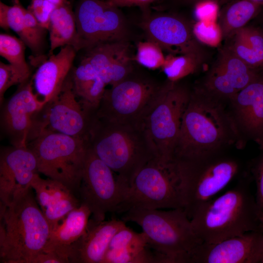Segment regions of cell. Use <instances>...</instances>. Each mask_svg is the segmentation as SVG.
<instances>
[{"mask_svg":"<svg viewBox=\"0 0 263 263\" xmlns=\"http://www.w3.org/2000/svg\"><path fill=\"white\" fill-rule=\"evenodd\" d=\"M240 149L228 101L196 85L191 89L175 148V158H193Z\"/></svg>","mask_w":263,"mask_h":263,"instance_id":"cell-1","label":"cell"},{"mask_svg":"<svg viewBox=\"0 0 263 263\" xmlns=\"http://www.w3.org/2000/svg\"><path fill=\"white\" fill-rule=\"evenodd\" d=\"M248 170L232 188L216 196L190 219L193 230L203 242L215 243L252 231H263Z\"/></svg>","mask_w":263,"mask_h":263,"instance_id":"cell-2","label":"cell"},{"mask_svg":"<svg viewBox=\"0 0 263 263\" xmlns=\"http://www.w3.org/2000/svg\"><path fill=\"white\" fill-rule=\"evenodd\" d=\"M88 139L94 153L127 186L138 170L156 156L143 123L110 121L95 114Z\"/></svg>","mask_w":263,"mask_h":263,"instance_id":"cell-3","label":"cell"},{"mask_svg":"<svg viewBox=\"0 0 263 263\" xmlns=\"http://www.w3.org/2000/svg\"><path fill=\"white\" fill-rule=\"evenodd\" d=\"M31 187L0 212V258L4 263H33L43 252L51 228Z\"/></svg>","mask_w":263,"mask_h":263,"instance_id":"cell-4","label":"cell"},{"mask_svg":"<svg viewBox=\"0 0 263 263\" xmlns=\"http://www.w3.org/2000/svg\"><path fill=\"white\" fill-rule=\"evenodd\" d=\"M180 180L184 209L190 219L232 181L247 170L239 160L221 152L193 158H175Z\"/></svg>","mask_w":263,"mask_h":263,"instance_id":"cell-5","label":"cell"},{"mask_svg":"<svg viewBox=\"0 0 263 263\" xmlns=\"http://www.w3.org/2000/svg\"><path fill=\"white\" fill-rule=\"evenodd\" d=\"M123 214L122 220L142 228L149 245L161 257L162 263H184L187 254L203 242L183 208L164 211L133 207Z\"/></svg>","mask_w":263,"mask_h":263,"instance_id":"cell-6","label":"cell"},{"mask_svg":"<svg viewBox=\"0 0 263 263\" xmlns=\"http://www.w3.org/2000/svg\"><path fill=\"white\" fill-rule=\"evenodd\" d=\"M33 138L27 145L36 157L38 172L78 192L89 140L47 129Z\"/></svg>","mask_w":263,"mask_h":263,"instance_id":"cell-7","label":"cell"},{"mask_svg":"<svg viewBox=\"0 0 263 263\" xmlns=\"http://www.w3.org/2000/svg\"><path fill=\"white\" fill-rule=\"evenodd\" d=\"M133 207L184 208L181 180L174 160L166 162L156 156L138 170L127 186L118 213Z\"/></svg>","mask_w":263,"mask_h":263,"instance_id":"cell-8","label":"cell"},{"mask_svg":"<svg viewBox=\"0 0 263 263\" xmlns=\"http://www.w3.org/2000/svg\"><path fill=\"white\" fill-rule=\"evenodd\" d=\"M191 89L179 81L164 83L156 103L143 121V125L156 157L173 160L182 117L189 100Z\"/></svg>","mask_w":263,"mask_h":263,"instance_id":"cell-9","label":"cell"},{"mask_svg":"<svg viewBox=\"0 0 263 263\" xmlns=\"http://www.w3.org/2000/svg\"><path fill=\"white\" fill-rule=\"evenodd\" d=\"M163 84L131 74L106 90L96 115L110 121L143 123L158 100Z\"/></svg>","mask_w":263,"mask_h":263,"instance_id":"cell-10","label":"cell"},{"mask_svg":"<svg viewBox=\"0 0 263 263\" xmlns=\"http://www.w3.org/2000/svg\"><path fill=\"white\" fill-rule=\"evenodd\" d=\"M114 173L89 146L78 192L80 203L96 220H105L108 212H118L124 201L127 184Z\"/></svg>","mask_w":263,"mask_h":263,"instance_id":"cell-11","label":"cell"},{"mask_svg":"<svg viewBox=\"0 0 263 263\" xmlns=\"http://www.w3.org/2000/svg\"><path fill=\"white\" fill-rule=\"evenodd\" d=\"M83 49L97 44L127 40L126 22L118 7L103 0H79L75 11Z\"/></svg>","mask_w":263,"mask_h":263,"instance_id":"cell-12","label":"cell"},{"mask_svg":"<svg viewBox=\"0 0 263 263\" xmlns=\"http://www.w3.org/2000/svg\"><path fill=\"white\" fill-rule=\"evenodd\" d=\"M42 109L44 112L43 120L33 125H38L35 134L47 129L89 140L96 110L76 100L72 78H67L60 93Z\"/></svg>","mask_w":263,"mask_h":263,"instance_id":"cell-13","label":"cell"},{"mask_svg":"<svg viewBox=\"0 0 263 263\" xmlns=\"http://www.w3.org/2000/svg\"><path fill=\"white\" fill-rule=\"evenodd\" d=\"M263 231H252L215 243L202 242L184 263H263Z\"/></svg>","mask_w":263,"mask_h":263,"instance_id":"cell-14","label":"cell"},{"mask_svg":"<svg viewBox=\"0 0 263 263\" xmlns=\"http://www.w3.org/2000/svg\"><path fill=\"white\" fill-rule=\"evenodd\" d=\"M262 70L253 69L240 59L226 45L218 52L215 61L196 85L228 101L257 79Z\"/></svg>","mask_w":263,"mask_h":263,"instance_id":"cell-15","label":"cell"},{"mask_svg":"<svg viewBox=\"0 0 263 263\" xmlns=\"http://www.w3.org/2000/svg\"><path fill=\"white\" fill-rule=\"evenodd\" d=\"M240 149L249 141L263 147V69L260 76L228 101Z\"/></svg>","mask_w":263,"mask_h":263,"instance_id":"cell-16","label":"cell"},{"mask_svg":"<svg viewBox=\"0 0 263 263\" xmlns=\"http://www.w3.org/2000/svg\"><path fill=\"white\" fill-rule=\"evenodd\" d=\"M38 173L36 157L27 146L2 150L0 158V210L29 189Z\"/></svg>","mask_w":263,"mask_h":263,"instance_id":"cell-17","label":"cell"},{"mask_svg":"<svg viewBox=\"0 0 263 263\" xmlns=\"http://www.w3.org/2000/svg\"><path fill=\"white\" fill-rule=\"evenodd\" d=\"M32 85V81L20 84L1 111V128L14 147L27 146L33 115L45 105L34 93Z\"/></svg>","mask_w":263,"mask_h":263,"instance_id":"cell-18","label":"cell"},{"mask_svg":"<svg viewBox=\"0 0 263 263\" xmlns=\"http://www.w3.org/2000/svg\"><path fill=\"white\" fill-rule=\"evenodd\" d=\"M141 26L148 40L156 43L169 54H205L202 44L193 34L192 25L180 17L156 15L146 18Z\"/></svg>","mask_w":263,"mask_h":263,"instance_id":"cell-19","label":"cell"},{"mask_svg":"<svg viewBox=\"0 0 263 263\" xmlns=\"http://www.w3.org/2000/svg\"><path fill=\"white\" fill-rule=\"evenodd\" d=\"M125 225L122 220L90 218L85 233L69 248V263H102L112 238Z\"/></svg>","mask_w":263,"mask_h":263,"instance_id":"cell-20","label":"cell"},{"mask_svg":"<svg viewBox=\"0 0 263 263\" xmlns=\"http://www.w3.org/2000/svg\"><path fill=\"white\" fill-rule=\"evenodd\" d=\"M85 57L106 85L114 86L132 74L127 40L97 44L88 49Z\"/></svg>","mask_w":263,"mask_h":263,"instance_id":"cell-21","label":"cell"},{"mask_svg":"<svg viewBox=\"0 0 263 263\" xmlns=\"http://www.w3.org/2000/svg\"><path fill=\"white\" fill-rule=\"evenodd\" d=\"M31 186L51 230L81 204L67 187L49 178L43 179L38 173L34 176Z\"/></svg>","mask_w":263,"mask_h":263,"instance_id":"cell-22","label":"cell"},{"mask_svg":"<svg viewBox=\"0 0 263 263\" xmlns=\"http://www.w3.org/2000/svg\"><path fill=\"white\" fill-rule=\"evenodd\" d=\"M76 50L71 45L61 48L41 63L33 76L36 95L41 96L45 104L60 93L68 77L76 56Z\"/></svg>","mask_w":263,"mask_h":263,"instance_id":"cell-23","label":"cell"},{"mask_svg":"<svg viewBox=\"0 0 263 263\" xmlns=\"http://www.w3.org/2000/svg\"><path fill=\"white\" fill-rule=\"evenodd\" d=\"M91 215L88 207L81 203L51 230L43 251H56L69 262V248L85 233Z\"/></svg>","mask_w":263,"mask_h":263,"instance_id":"cell-24","label":"cell"},{"mask_svg":"<svg viewBox=\"0 0 263 263\" xmlns=\"http://www.w3.org/2000/svg\"><path fill=\"white\" fill-rule=\"evenodd\" d=\"M48 30L50 55L56 48L67 45L72 46L76 51L83 49L77 30L75 12L66 0L52 13Z\"/></svg>","mask_w":263,"mask_h":263,"instance_id":"cell-25","label":"cell"},{"mask_svg":"<svg viewBox=\"0 0 263 263\" xmlns=\"http://www.w3.org/2000/svg\"><path fill=\"white\" fill-rule=\"evenodd\" d=\"M73 90L83 105L97 110L106 91V83L85 56L74 70L72 75Z\"/></svg>","mask_w":263,"mask_h":263,"instance_id":"cell-26","label":"cell"},{"mask_svg":"<svg viewBox=\"0 0 263 263\" xmlns=\"http://www.w3.org/2000/svg\"><path fill=\"white\" fill-rule=\"evenodd\" d=\"M263 6L248 0H236L225 5L219 13L218 23L223 39L227 41L260 13Z\"/></svg>","mask_w":263,"mask_h":263,"instance_id":"cell-27","label":"cell"},{"mask_svg":"<svg viewBox=\"0 0 263 263\" xmlns=\"http://www.w3.org/2000/svg\"><path fill=\"white\" fill-rule=\"evenodd\" d=\"M205 54H185L175 56L169 54L165 56L161 68L171 82L179 81L198 71L203 63Z\"/></svg>","mask_w":263,"mask_h":263,"instance_id":"cell-28","label":"cell"},{"mask_svg":"<svg viewBox=\"0 0 263 263\" xmlns=\"http://www.w3.org/2000/svg\"><path fill=\"white\" fill-rule=\"evenodd\" d=\"M25 8L19 0H14L12 6L0 2V26L4 30L12 29L25 44L26 41Z\"/></svg>","mask_w":263,"mask_h":263,"instance_id":"cell-29","label":"cell"},{"mask_svg":"<svg viewBox=\"0 0 263 263\" xmlns=\"http://www.w3.org/2000/svg\"><path fill=\"white\" fill-rule=\"evenodd\" d=\"M30 75L29 66H20L0 62V103L2 104L4 94L11 86L21 84Z\"/></svg>","mask_w":263,"mask_h":263,"instance_id":"cell-30","label":"cell"},{"mask_svg":"<svg viewBox=\"0 0 263 263\" xmlns=\"http://www.w3.org/2000/svg\"><path fill=\"white\" fill-rule=\"evenodd\" d=\"M165 59L163 49L156 43L148 40L137 45L135 61L150 69L161 68Z\"/></svg>","mask_w":263,"mask_h":263,"instance_id":"cell-31","label":"cell"},{"mask_svg":"<svg viewBox=\"0 0 263 263\" xmlns=\"http://www.w3.org/2000/svg\"><path fill=\"white\" fill-rule=\"evenodd\" d=\"M25 46L20 38L6 34H0V55L9 63L28 66L25 57Z\"/></svg>","mask_w":263,"mask_h":263,"instance_id":"cell-32","label":"cell"},{"mask_svg":"<svg viewBox=\"0 0 263 263\" xmlns=\"http://www.w3.org/2000/svg\"><path fill=\"white\" fill-rule=\"evenodd\" d=\"M24 16L26 31L25 45L29 48L33 54L38 56L42 49L47 29L39 23L28 9H25Z\"/></svg>","mask_w":263,"mask_h":263,"instance_id":"cell-33","label":"cell"},{"mask_svg":"<svg viewBox=\"0 0 263 263\" xmlns=\"http://www.w3.org/2000/svg\"><path fill=\"white\" fill-rule=\"evenodd\" d=\"M193 34L201 44L217 47L222 39L223 34L217 21H197L192 25Z\"/></svg>","mask_w":263,"mask_h":263,"instance_id":"cell-34","label":"cell"},{"mask_svg":"<svg viewBox=\"0 0 263 263\" xmlns=\"http://www.w3.org/2000/svg\"><path fill=\"white\" fill-rule=\"evenodd\" d=\"M259 154L247 164L256 186L255 200L260 219L263 225V147Z\"/></svg>","mask_w":263,"mask_h":263,"instance_id":"cell-35","label":"cell"},{"mask_svg":"<svg viewBox=\"0 0 263 263\" xmlns=\"http://www.w3.org/2000/svg\"><path fill=\"white\" fill-rule=\"evenodd\" d=\"M246 38L261 69H263V31L257 25H248L240 30Z\"/></svg>","mask_w":263,"mask_h":263,"instance_id":"cell-36","label":"cell"},{"mask_svg":"<svg viewBox=\"0 0 263 263\" xmlns=\"http://www.w3.org/2000/svg\"><path fill=\"white\" fill-rule=\"evenodd\" d=\"M57 7L47 0H31L28 8L39 23L48 30L52 13Z\"/></svg>","mask_w":263,"mask_h":263,"instance_id":"cell-37","label":"cell"},{"mask_svg":"<svg viewBox=\"0 0 263 263\" xmlns=\"http://www.w3.org/2000/svg\"><path fill=\"white\" fill-rule=\"evenodd\" d=\"M219 13L218 6L211 0L196 2L194 13L197 21H217Z\"/></svg>","mask_w":263,"mask_h":263,"instance_id":"cell-38","label":"cell"},{"mask_svg":"<svg viewBox=\"0 0 263 263\" xmlns=\"http://www.w3.org/2000/svg\"><path fill=\"white\" fill-rule=\"evenodd\" d=\"M33 263H67V262L57 252L50 251L39 254Z\"/></svg>","mask_w":263,"mask_h":263,"instance_id":"cell-39","label":"cell"},{"mask_svg":"<svg viewBox=\"0 0 263 263\" xmlns=\"http://www.w3.org/2000/svg\"><path fill=\"white\" fill-rule=\"evenodd\" d=\"M114 6L125 7L132 6H144L155 0H106Z\"/></svg>","mask_w":263,"mask_h":263,"instance_id":"cell-40","label":"cell"},{"mask_svg":"<svg viewBox=\"0 0 263 263\" xmlns=\"http://www.w3.org/2000/svg\"><path fill=\"white\" fill-rule=\"evenodd\" d=\"M257 20L258 26L263 31V9L261 10L259 15L255 18Z\"/></svg>","mask_w":263,"mask_h":263,"instance_id":"cell-41","label":"cell"},{"mask_svg":"<svg viewBox=\"0 0 263 263\" xmlns=\"http://www.w3.org/2000/svg\"><path fill=\"white\" fill-rule=\"evenodd\" d=\"M56 6H58L62 4L66 0H47Z\"/></svg>","mask_w":263,"mask_h":263,"instance_id":"cell-42","label":"cell"},{"mask_svg":"<svg viewBox=\"0 0 263 263\" xmlns=\"http://www.w3.org/2000/svg\"><path fill=\"white\" fill-rule=\"evenodd\" d=\"M248 0L263 7V0Z\"/></svg>","mask_w":263,"mask_h":263,"instance_id":"cell-43","label":"cell"},{"mask_svg":"<svg viewBox=\"0 0 263 263\" xmlns=\"http://www.w3.org/2000/svg\"><path fill=\"white\" fill-rule=\"evenodd\" d=\"M191 1H193V2H195L196 3L199 1H201V0H189Z\"/></svg>","mask_w":263,"mask_h":263,"instance_id":"cell-44","label":"cell"}]
</instances>
